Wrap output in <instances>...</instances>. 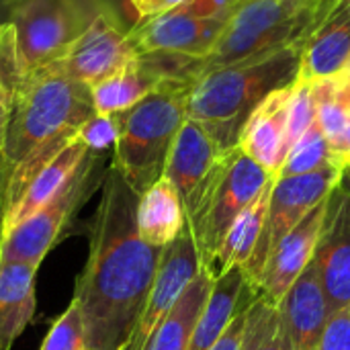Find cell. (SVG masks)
Segmentation results:
<instances>
[{"label":"cell","instance_id":"cell-44","mask_svg":"<svg viewBox=\"0 0 350 350\" xmlns=\"http://www.w3.org/2000/svg\"><path fill=\"white\" fill-rule=\"evenodd\" d=\"M6 27H8V21H2V18H0V37H2V33L6 31Z\"/></svg>","mask_w":350,"mask_h":350},{"label":"cell","instance_id":"cell-20","mask_svg":"<svg viewBox=\"0 0 350 350\" xmlns=\"http://www.w3.org/2000/svg\"><path fill=\"white\" fill-rule=\"evenodd\" d=\"M35 265L0 262V350H10L35 314Z\"/></svg>","mask_w":350,"mask_h":350},{"label":"cell","instance_id":"cell-13","mask_svg":"<svg viewBox=\"0 0 350 350\" xmlns=\"http://www.w3.org/2000/svg\"><path fill=\"white\" fill-rule=\"evenodd\" d=\"M232 12L215 16H195L180 8L139 21L131 29L137 53H170L203 59L215 45Z\"/></svg>","mask_w":350,"mask_h":350},{"label":"cell","instance_id":"cell-11","mask_svg":"<svg viewBox=\"0 0 350 350\" xmlns=\"http://www.w3.org/2000/svg\"><path fill=\"white\" fill-rule=\"evenodd\" d=\"M137 55L131 29H125L115 10L109 4H103L82 37L57 64L76 80L94 86Z\"/></svg>","mask_w":350,"mask_h":350},{"label":"cell","instance_id":"cell-41","mask_svg":"<svg viewBox=\"0 0 350 350\" xmlns=\"http://www.w3.org/2000/svg\"><path fill=\"white\" fill-rule=\"evenodd\" d=\"M246 2H250V0H228V10L234 12L238 6H242V4H246Z\"/></svg>","mask_w":350,"mask_h":350},{"label":"cell","instance_id":"cell-15","mask_svg":"<svg viewBox=\"0 0 350 350\" xmlns=\"http://www.w3.org/2000/svg\"><path fill=\"white\" fill-rule=\"evenodd\" d=\"M326 203L328 199L314 207L269 254L267 265L254 285L260 299L269 306L279 308L291 285L314 260L324 226Z\"/></svg>","mask_w":350,"mask_h":350},{"label":"cell","instance_id":"cell-46","mask_svg":"<svg viewBox=\"0 0 350 350\" xmlns=\"http://www.w3.org/2000/svg\"><path fill=\"white\" fill-rule=\"evenodd\" d=\"M0 262H2V246H0Z\"/></svg>","mask_w":350,"mask_h":350},{"label":"cell","instance_id":"cell-18","mask_svg":"<svg viewBox=\"0 0 350 350\" xmlns=\"http://www.w3.org/2000/svg\"><path fill=\"white\" fill-rule=\"evenodd\" d=\"M88 148L82 144L78 133L57 152L53 154L45 164H41L31 178L27 180L18 201L14 207L4 215L2 224V240L23 221H27L31 215H35L41 207H45L55 195L66 187V183L74 176L76 168L86 158Z\"/></svg>","mask_w":350,"mask_h":350},{"label":"cell","instance_id":"cell-30","mask_svg":"<svg viewBox=\"0 0 350 350\" xmlns=\"http://www.w3.org/2000/svg\"><path fill=\"white\" fill-rule=\"evenodd\" d=\"M316 121V109L312 98V84L295 80L291 86L289 115H287V133H285V150H289L304 137V133Z\"/></svg>","mask_w":350,"mask_h":350},{"label":"cell","instance_id":"cell-8","mask_svg":"<svg viewBox=\"0 0 350 350\" xmlns=\"http://www.w3.org/2000/svg\"><path fill=\"white\" fill-rule=\"evenodd\" d=\"M105 174V154L88 150L86 158L55 199L16 226L2 240V262H29L39 267L43 258L62 242L80 207L98 187H103Z\"/></svg>","mask_w":350,"mask_h":350},{"label":"cell","instance_id":"cell-26","mask_svg":"<svg viewBox=\"0 0 350 350\" xmlns=\"http://www.w3.org/2000/svg\"><path fill=\"white\" fill-rule=\"evenodd\" d=\"M312 98H314V109H316V123L328 142L330 160H332V156L342 146V139L349 127L350 88L338 74V76L314 82Z\"/></svg>","mask_w":350,"mask_h":350},{"label":"cell","instance_id":"cell-6","mask_svg":"<svg viewBox=\"0 0 350 350\" xmlns=\"http://www.w3.org/2000/svg\"><path fill=\"white\" fill-rule=\"evenodd\" d=\"M103 4L100 0H25L10 8L18 80L41 66L59 62Z\"/></svg>","mask_w":350,"mask_h":350},{"label":"cell","instance_id":"cell-36","mask_svg":"<svg viewBox=\"0 0 350 350\" xmlns=\"http://www.w3.org/2000/svg\"><path fill=\"white\" fill-rule=\"evenodd\" d=\"M10 100H12V90L6 86H0V148L6 131V121H8V111H10Z\"/></svg>","mask_w":350,"mask_h":350},{"label":"cell","instance_id":"cell-42","mask_svg":"<svg viewBox=\"0 0 350 350\" xmlns=\"http://www.w3.org/2000/svg\"><path fill=\"white\" fill-rule=\"evenodd\" d=\"M281 2H289V4H320L322 0H281Z\"/></svg>","mask_w":350,"mask_h":350},{"label":"cell","instance_id":"cell-22","mask_svg":"<svg viewBox=\"0 0 350 350\" xmlns=\"http://www.w3.org/2000/svg\"><path fill=\"white\" fill-rule=\"evenodd\" d=\"M162 80L166 78L156 70V66L146 55H137L119 72L90 86L94 111L100 115H117L129 111Z\"/></svg>","mask_w":350,"mask_h":350},{"label":"cell","instance_id":"cell-43","mask_svg":"<svg viewBox=\"0 0 350 350\" xmlns=\"http://www.w3.org/2000/svg\"><path fill=\"white\" fill-rule=\"evenodd\" d=\"M21 2H25V0H0V4L8 6V12H10V8H14V6L21 4Z\"/></svg>","mask_w":350,"mask_h":350},{"label":"cell","instance_id":"cell-9","mask_svg":"<svg viewBox=\"0 0 350 350\" xmlns=\"http://www.w3.org/2000/svg\"><path fill=\"white\" fill-rule=\"evenodd\" d=\"M340 178H342V170L334 164H326L324 168L308 172V174L275 178L260 240L256 244L252 258L244 267L246 279L252 287L256 285L273 248L314 207H318L322 201L328 199V195L340 183Z\"/></svg>","mask_w":350,"mask_h":350},{"label":"cell","instance_id":"cell-2","mask_svg":"<svg viewBox=\"0 0 350 350\" xmlns=\"http://www.w3.org/2000/svg\"><path fill=\"white\" fill-rule=\"evenodd\" d=\"M94 113L90 86L70 76L57 62L21 76L12 88L0 148L8 178L47 144L76 133Z\"/></svg>","mask_w":350,"mask_h":350},{"label":"cell","instance_id":"cell-24","mask_svg":"<svg viewBox=\"0 0 350 350\" xmlns=\"http://www.w3.org/2000/svg\"><path fill=\"white\" fill-rule=\"evenodd\" d=\"M213 273L201 269L199 275L185 289L180 299L174 304L170 314L162 320L154 332L146 350H187L191 345L195 326L201 318V312L209 299L213 287Z\"/></svg>","mask_w":350,"mask_h":350},{"label":"cell","instance_id":"cell-5","mask_svg":"<svg viewBox=\"0 0 350 350\" xmlns=\"http://www.w3.org/2000/svg\"><path fill=\"white\" fill-rule=\"evenodd\" d=\"M340 6L342 0H322L320 4L250 0L232 12L213 49L199 62V74L285 47H304L312 33Z\"/></svg>","mask_w":350,"mask_h":350},{"label":"cell","instance_id":"cell-35","mask_svg":"<svg viewBox=\"0 0 350 350\" xmlns=\"http://www.w3.org/2000/svg\"><path fill=\"white\" fill-rule=\"evenodd\" d=\"M180 10L195 16H215L228 10V0H189L180 6Z\"/></svg>","mask_w":350,"mask_h":350},{"label":"cell","instance_id":"cell-16","mask_svg":"<svg viewBox=\"0 0 350 350\" xmlns=\"http://www.w3.org/2000/svg\"><path fill=\"white\" fill-rule=\"evenodd\" d=\"M279 314L291 342V350H320V340L330 318V308L316 260H312L291 285L279 306Z\"/></svg>","mask_w":350,"mask_h":350},{"label":"cell","instance_id":"cell-10","mask_svg":"<svg viewBox=\"0 0 350 350\" xmlns=\"http://www.w3.org/2000/svg\"><path fill=\"white\" fill-rule=\"evenodd\" d=\"M201 258L193 240L189 226L180 232V236L170 242L162 250V258L152 283V289L146 297L139 320L131 332L123 350H146L154 332L162 324V320L170 314L174 304L180 299L185 289L201 271Z\"/></svg>","mask_w":350,"mask_h":350},{"label":"cell","instance_id":"cell-39","mask_svg":"<svg viewBox=\"0 0 350 350\" xmlns=\"http://www.w3.org/2000/svg\"><path fill=\"white\" fill-rule=\"evenodd\" d=\"M340 185L347 189L350 193V164L345 168V172H342V178H340Z\"/></svg>","mask_w":350,"mask_h":350},{"label":"cell","instance_id":"cell-27","mask_svg":"<svg viewBox=\"0 0 350 350\" xmlns=\"http://www.w3.org/2000/svg\"><path fill=\"white\" fill-rule=\"evenodd\" d=\"M244 350H291L279 308L269 306L260 299V295L250 308Z\"/></svg>","mask_w":350,"mask_h":350},{"label":"cell","instance_id":"cell-14","mask_svg":"<svg viewBox=\"0 0 350 350\" xmlns=\"http://www.w3.org/2000/svg\"><path fill=\"white\" fill-rule=\"evenodd\" d=\"M314 260L330 314L350 306V193L340 183L328 195Z\"/></svg>","mask_w":350,"mask_h":350},{"label":"cell","instance_id":"cell-32","mask_svg":"<svg viewBox=\"0 0 350 350\" xmlns=\"http://www.w3.org/2000/svg\"><path fill=\"white\" fill-rule=\"evenodd\" d=\"M256 297H258V289L250 285L248 291H246V297H244V301H242V306L238 310V314L234 316L232 324L221 334V338L211 347V350H244V347H246V330H248L250 308H252Z\"/></svg>","mask_w":350,"mask_h":350},{"label":"cell","instance_id":"cell-21","mask_svg":"<svg viewBox=\"0 0 350 350\" xmlns=\"http://www.w3.org/2000/svg\"><path fill=\"white\" fill-rule=\"evenodd\" d=\"M187 228V213L174 185L162 176L137 201L139 236L156 248H166Z\"/></svg>","mask_w":350,"mask_h":350},{"label":"cell","instance_id":"cell-45","mask_svg":"<svg viewBox=\"0 0 350 350\" xmlns=\"http://www.w3.org/2000/svg\"><path fill=\"white\" fill-rule=\"evenodd\" d=\"M342 4H347V6L350 8V0H342Z\"/></svg>","mask_w":350,"mask_h":350},{"label":"cell","instance_id":"cell-34","mask_svg":"<svg viewBox=\"0 0 350 350\" xmlns=\"http://www.w3.org/2000/svg\"><path fill=\"white\" fill-rule=\"evenodd\" d=\"M129 2H131V8L135 10L137 18L148 21V18L166 14L170 10H176L189 0H129Z\"/></svg>","mask_w":350,"mask_h":350},{"label":"cell","instance_id":"cell-38","mask_svg":"<svg viewBox=\"0 0 350 350\" xmlns=\"http://www.w3.org/2000/svg\"><path fill=\"white\" fill-rule=\"evenodd\" d=\"M6 189H8V172L0 156V244H2V224H4V213H6Z\"/></svg>","mask_w":350,"mask_h":350},{"label":"cell","instance_id":"cell-7","mask_svg":"<svg viewBox=\"0 0 350 350\" xmlns=\"http://www.w3.org/2000/svg\"><path fill=\"white\" fill-rule=\"evenodd\" d=\"M275 178V174L258 166L240 148H234L226 156L224 166L207 191L203 203L187 219L203 269L213 273L215 256L226 238V232L234 219L250 203H254Z\"/></svg>","mask_w":350,"mask_h":350},{"label":"cell","instance_id":"cell-1","mask_svg":"<svg viewBox=\"0 0 350 350\" xmlns=\"http://www.w3.org/2000/svg\"><path fill=\"white\" fill-rule=\"evenodd\" d=\"M103 195L90 221L88 260L76 279L88 350H123L152 289L162 250L137 230L139 195L113 168H107Z\"/></svg>","mask_w":350,"mask_h":350},{"label":"cell","instance_id":"cell-37","mask_svg":"<svg viewBox=\"0 0 350 350\" xmlns=\"http://www.w3.org/2000/svg\"><path fill=\"white\" fill-rule=\"evenodd\" d=\"M332 164L338 166L342 172H345V168L350 164V121L349 127H347V133H345V139H342V146H340L338 152L332 156Z\"/></svg>","mask_w":350,"mask_h":350},{"label":"cell","instance_id":"cell-31","mask_svg":"<svg viewBox=\"0 0 350 350\" xmlns=\"http://www.w3.org/2000/svg\"><path fill=\"white\" fill-rule=\"evenodd\" d=\"M78 137L90 152L107 154L115 148L119 139V115L94 113L86 123H82V127L78 129Z\"/></svg>","mask_w":350,"mask_h":350},{"label":"cell","instance_id":"cell-3","mask_svg":"<svg viewBox=\"0 0 350 350\" xmlns=\"http://www.w3.org/2000/svg\"><path fill=\"white\" fill-rule=\"evenodd\" d=\"M301 47L221 66L199 74L189 92L187 119L199 123L224 150L238 148L252 111L275 90L297 80Z\"/></svg>","mask_w":350,"mask_h":350},{"label":"cell","instance_id":"cell-40","mask_svg":"<svg viewBox=\"0 0 350 350\" xmlns=\"http://www.w3.org/2000/svg\"><path fill=\"white\" fill-rule=\"evenodd\" d=\"M340 78L345 80V84L350 88V57L349 62H347V66L342 68V72H340Z\"/></svg>","mask_w":350,"mask_h":350},{"label":"cell","instance_id":"cell-23","mask_svg":"<svg viewBox=\"0 0 350 350\" xmlns=\"http://www.w3.org/2000/svg\"><path fill=\"white\" fill-rule=\"evenodd\" d=\"M248 287L250 283L246 279L244 269H232L230 273L213 281L209 299L201 312V318L195 326L187 350H211L238 314Z\"/></svg>","mask_w":350,"mask_h":350},{"label":"cell","instance_id":"cell-29","mask_svg":"<svg viewBox=\"0 0 350 350\" xmlns=\"http://www.w3.org/2000/svg\"><path fill=\"white\" fill-rule=\"evenodd\" d=\"M41 350H86L84 320L74 299L49 328Z\"/></svg>","mask_w":350,"mask_h":350},{"label":"cell","instance_id":"cell-25","mask_svg":"<svg viewBox=\"0 0 350 350\" xmlns=\"http://www.w3.org/2000/svg\"><path fill=\"white\" fill-rule=\"evenodd\" d=\"M273 185H275V180L258 195V199L254 203H250L234 219V224L226 232V238L215 256V267H213L215 279L230 273L232 269H244L248 265V260L252 258L256 244L260 240V234H262L265 219H267Z\"/></svg>","mask_w":350,"mask_h":350},{"label":"cell","instance_id":"cell-4","mask_svg":"<svg viewBox=\"0 0 350 350\" xmlns=\"http://www.w3.org/2000/svg\"><path fill=\"white\" fill-rule=\"evenodd\" d=\"M193 80L166 78L146 98L119 115L111 166L142 195L164 176L172 144L187 121Z\"/></svg>","mask_w":350,"mask_h":350},{"label":"cell","instance_id":"cell-19","mask_svg":"<svg viewBox=\"0 0 350 350\" xmlns=\"http://www.w3.org/2000/svg\"><path fill=\"white\" fill-rule=\"evenodd\" d=\"M350 57V8L342 4L304 43L297 80L314 84L338 76Z\"/></svg>","mask_w":350,"mask_h":350},{"label":"cell","instance_id":"cell-28","mask_svg":"<svg viewBox=\"0 0 350 350\" xmlns=\"http://www.w3.org/2000/svg\"><path fill=\"white\" fill-rule=\"evenodd\" d=\"M326 164H332L330 160V148L328 142L314 121L312 127L304 133V137L289 150L279 176H297V174H308L314 170L324 168Z\"/></svg>","mask_w":350,"mask_h":350},{"label":"cell","instance_id":"cell-12","mask_svg":"<svg viewBox=\"0 0 350 350\" xmlns=\"http://www.w3.org/2000/svg\"><path fill=\"white\" fill-rule=\"evenodd\" d=\"M230 152L232 150H224L199 123L187 119L180 127L168 154L164 176L178 191L187 219L203 203Z\"/></svg>","mask_w":350,"mask_h":350},{"label":"cell","instance_id":"cell-47","mask_svg":"<svg viewBox=\"0 0 350 350\" xmlns=\"http://www.w3.org/2000/svg\"><path fill=\"white\" fill-rule=\"evenodd\" d=\"M86 350H88V349H86Z\"/></svg>","mask_w":350,"mask_h":350},{"label":"cell","instance_id":"cell-17","mask_svg":"<svg viewBox=\"0 0 350 350\" xmlns=\"http://www.w3.org/2000/svg\"><path fill=\"white\" fill-rule=\"evenodd\" d=\"M293 86V84H291ZM291 86L271 92L248 117L242 127L238 148L267 172L279 176L287 158L285 133L291 100Z\"/></svg>","mask_w":350,"mask_h":350},{"label":"cell","instance_id":"cell-33","mask_svg":"<svg viewBox=\"0 0 350 350\" xmlns=\"http://www.w3.org/2000/svg\"><path fill=\"white\" fill-rule=\"evenodd\" d=\"M320 350H350V306L330 314L320 340Z\"/></svg>","mask_w":350,"mask_h":350}]
</instances>
